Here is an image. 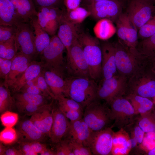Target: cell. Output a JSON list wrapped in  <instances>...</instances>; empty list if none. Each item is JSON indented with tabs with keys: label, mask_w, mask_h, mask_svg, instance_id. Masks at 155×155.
I'll list each match as a JSON object with an SVG mask.
<instances>
[{
	"label": "cell",
	"mask_w": 155,
	"mask_h": 155,
	"mask_svg": "<svg viewBox=\"0 0 155 155\" xmlns=\"http://www.w3.org/2000/svg\"><path fill=\"white\" fill-rule=\"evenodd\" d=\"M114 45L117 73L128 80L148 63L135 47H128L119 40Z\"/></svg>",
	"instance_id": "cell-1"
},
{
	"label": "cell",
	"mask_w": 155,
	"mask_h": 155,
	"mask_svg": "<svg viewBox=\"0 0 155 155\" xmlns=\"http://www.w3.org/2000/svg\"><path fill=\"white\" fill-rule=\"evenodd\" d=\"M78 38L89 67L90 78L97 80L102 76V52L100 42L97 37L84 32H79Z\"/></svg>",
	"instance_id": "cell-2"
},
{
	"label": "cell",
	"mask_w": 155,
	"mask_h": 155,
	"mask_svg": "<svg viewBox=\"0 0 155 155\" xmlns=\"http://www.w3.org/2000/svg\"><path fill=\"white\" fill-rule=\"evenodd\" d=\"M65 79L67 84L66 97L74 100L83 107L96 99L98 86L93 79L73 77Z\"/></svg>",
	"instance_id": "cell-3"
},
{
	"label": "cell",
	"mask_w": 155,
	"mask_h": 155,
	"mask_svg": "<svg viewBox=\"0 0 155 155\" xmlns=\"http://www.w3.org/2000/svg\"><path fill=\"white\" fill-rule=\"evenodd\" d=\"M128 94L149 98L155 97V73L149 62L128 79L125 95Z\"/></svg>",
	"instance_id": "cell-4"
},
{
	"label": "cell",
	"mask_w": 155,
	"mask_h": 155,
	"mask_svg": "<svg viewBox=\"0 0 155 155\" xmlns=\"http://www.w3.org/2000/svg\"><path fill=\"white\" fill-rule=\"evenodd\" d=\"M65 49L57 35L52 36L49 44L40 55L43 69L63 78L65 69L63 53Z\"/></svg>",
	"instance_id": "cell-5"
},
{
	"label": "cell",
	"mask_w": 155,
	"mask_h": 155,
	"mask_svg": "<svg viewBox=\"0 0 155 155\" xmlns=\"http://www.w3.org/2000/svg\"><path fill=\"white\" fill-rule=\"evenodd\" d=\"M83 119L92 131L107 127L112 121L110 109L100 100L96 99L85 106Z\"/></svg>",
	"instance_id": "cell-6"
},
{
	"label": "cell",
	"mask_w": 155,
	"mask_h": 155,
	"mask_svg": "<svg viewBox=\"0 0 155 155\" xmlns=\"http://www.w3.org/2000/svg\"><path fill=\"white\" fill-rule=\"evenodd\" d=\"M109 104L111 118L114 122L113 126L123 129L133 123L137 115L130 102L125 97H116Z\"/></svg>",
	"instance_id": "cell-7"
},
{
	"label": "cell",
	"mask_w": 155,
	"mask_h": 155,
	"mask_svg": "<svg viewBox=\"0 0 155 155\" xmlns=\"http://www.w3.org/2000/svg\"><path fill=\"white\" fill-rule=\"evenodd\" d=\"M126 13L138 31L155 14V5L145 0H122Z\"/></svg>",
	"instance_id": "cell-8"
},
{
	"label": "cell",
	"mask_w": 155,
	"mask_h": 155,
	"mask_svg": "<svg viewBox=\"0 0 155 155\" xmlns=\"http://www.w3.org/2000/svg\"><path fill=\"white\" fill-rule=\"evenodd\" d=\"M98 86L96 99L105 101L109 104L115 98L125 94L128 79L117 73L109 78L102 79Z\"/></svg>",
	"instance_id": "cell-9"
},
{
	"label": "cell",
	"mask_w": 155,
	"mask_h": 155,
	"mask_svg": "<svg viewBox=\"0 0 155 155\" xmlns=\"http://www.w3.org/2000/svg\"><path fill=\"white\" fill-rule=\"evenodd\" d=\"M67 67L68 72L73 77L90 78L89 67L78 37L67 53Z\"/></svg>",
	"instance_id": "cell-10"
},
{
	"label": "cell",
	"mask_w": 155,
	"mask_h": 155,
	"mask_svg": "<svg viewBox=\"0 0 155 155\" xmlns=\"http://www.w3.org/2000/svg\"><path fill=\"white\" fill-rule=\"evenodd\" d=\"M83 7L90 13V16L96 20L107 19L115 22L123 8L122 0H104Z\"/></svg>",
	"instance_id": "cell-11"
},
{
	"label": "cell",
	"mask_w": 155,
	"mask_h": 155,
	"mask_svg": "<svg viewBox=\"0 0 155 155\" xmlns=\"http://www.w3.org/2000/svg\"><path fill=\"white\" fill-rule=\"evenodd\" d=\"M15 38L18 50L33 59L37 56L32 27L29 22H21L16 26Z\"/></svg>",
	"instance_id": "cell-12"
},
{
	"label": "cell",
	"mask_w": 155,
	"mask_h": 155,
	"mask_svg": "<svg viewBox=\"0 0 155 155\" xmlns=\"http://www.w3.org/2000/svg\"><path fill=\"white\" fill-rule=\"evenodd\" d=\"M114 132L106 127L102 130L92 131L88 144L92 154H112Z\"/></svg>",
	"instance_id": "cell-13"
},
{
	"label": "cell",
	"mask_w": 155,
	"mask_h": 155,
	"mask_svg": "<svg viewBox=\"0 0 155 155\" xmlns=\"http://www.w3.org/2000/svg\"><path fill=\"white\" fill-rule=\"evenodd\" d=\"M115 22L119 40L128 47H136L138 42L137 30L134 28L127 14L122 13Z\"/></svg>",
	"instance_id": "cell-14"
},
{
	"label": "cell",
	"mask_w": 155,
	"mask_h": 155,
	"mask_svg": "<svg viewBox=\"0 0 155 155\" xmlns=\"http://www.w3.org/2000/svg\"><path fill=\"white\" fill-rule=\"evenodd\" d=\"M101 44L102 52L101 73L102 79L111 77L117 73L115 45L107 42Z\"/></svg>",
	"instance_id": "cell-15"
},
{
	"label": "cell",
	"mask_w": 155,
	"mask_h": 155,
	"mask_svg": "<svg viewBox=\"0 0 155 155\" xmlns=\"http://www.w3.org/2000/svg\"><path fill=\"white\" fill-rule=\"evenodd\" d=\"M53 120L49 138L51 142L57 144L67 133L70 121L59 107L53 108Z\"/></svg>",
	"instance_id": "cell-16"
},
{
	"label": "cell",
	"mask_w": 155,
	"mask_h": 155,
	"mask_svg": "<svg viewBox=\"0 0 155 155\" xmlns=\"http://www.w3.org/2000/svg\"><path fill=\"white\" fill-rule=\"evenodd\" d=\"M18 135L17 142H31L34 141L42 142L46 136L29 119L20 121L17 126Z\"/></svg>",
	"instance_id": "cell-17"
},
{
	"label": "cell",
	"mask_w": 155,
	"mask_h": 155,
	"mask_svg": "<svg viewBox=\"0 0 155 155\" xmlns=\"http://www.w3.org/2000/svg\"><path fill=\"white\" fill-rule=\"evenodd\" d=\"M43 69L41 62L32 61L24 71L14 80L6 84L14 94L18 92L27 82L38 77Z\"/></svg>",
	"instance_id": "cell-18"
},
{
	"label": "cell",
	"mask_w": 155,
	"mask_h": 155,
	"mask_svg": "<svg viewBox=\"0 0 155 155\" xmlns=\"http://www.w3.org/2000/svg\"><path fill=\"white\" fill-rule=\"evenodd\" d=\"M92 131L82 118L75 121L70 122L66 135H67L69 140L81 143L88 147Z\"/></svg>",
	"instance_id": "cell-19"
},
{
	"label": "cell",
	"mask_w": 155,
	"mask_h": 155,
	"mask_svg": "<svg viewBox=\"0 0 155 155\" xmlns=\"http://www.w3.org/2000/svg\"><path fill=\"white\" fill-rule=\"evenodd\" d=\"M77 25L67 20L64 15L60 22L57 35L64 46L67 53L80 32Z\"/></svg>",
	"instance_id": "cell-20"
},
{
	"label": "cell",
	"mask_w": 155,
	"mask_h": 155,
	"mask_svg": "<svg viewBox=\"0 0 155 155\" xmlns=\"http://www.w3.org/2000/svg\"><path fill=\"white\" fill-rule=\"evenodd\" d=\"M30 119L42 132L49 137L53 120L52 104L32 115Z\"/></svg>",
	"instance_id": "cell-21"
},
{
	"label": "cell",
	"mask_w": 155,
	"mask_h": 155,
	"mask_svg": "<svg viewBox=\"0 0 155 155\" xmlns=\"http://www.w3.org/2000/svg\"><path fill=\"white\" fill-rule=\"evenodd\" d=\"M42 72L47 84L55 96V99L61 95L66 97L67 89L66 79L64 80L56 73L48 70L43 69Z\"/></svg>",
	"instance_id": "cell-22"
},
{
	"label": "cell",
	"mask_w": 155,
	"mask_h": 155,
	"mask_svg": "<svg viewBox=\"0 0 155 155\" xmlns=\"http://www.w3.org/2000/svg\"><path fill=\"white\" fill-rule=\"evenodd\" d=\"M23 22L10 0H0V25L16 26Z\"/></svg>",
	"instance_id": "cell-23"
},
{
	"label": "cell",
	"mask_w": 155,
	"mask_h": 155,
	"mask_svg": "<svg viewBox=\"0 0 155 155\" xmlns=\"http://www.w3.org/2000/svg\"><path fill=\"white\" fill-rule=\"evenodd\" d=\"M31 57L18 52L12 59L11 69L8 77L7 84L13 81L28 68L33 60Z\"/></svg>",
	"instance_id": "cell-24"
},
{
	"label": "cell",
	"mask_w": 155,
	"mask_h": 155,
	"mask_svg": "<svg viewBox=\"0 0 155 155\" xmlns=\"http://www.w3.org/2000/svg\"><path fill=\"white\" fill-rule=\"evenodd\" d=\"M33 30L37 55H40L49 44L51 38L49 34L40 26L37 17L30 21Z\"/></svg>",
	"instance_id": "cell-25"
},
{
	"label": "cell",
	"mask_w": 155,
	"mask_h": 155,
	"mask_svg": "<svg viewBox=\"0 0 155 155\" xmlns=\"http://www.w3.org/2000/svg\"><path fill=\"white\" fill-rule=\"evenodd\" d=\"M19 17L24 22H29L37 17L38 12L33 0H10Z\"/></svg>",
	"instance_id": "cell-26"
},
{
	"label": "cell",
	"mask_w": 155,
	"mask_h": 155,
	"mask_svg": "<svg viewBox=\"0 0 155 155\" xmlns=\"http://www.w3.org/2000/svg\"><path fill=\"white\" fill-rule=\"evenodd\" d=\"M123 129L114 133L112 154H126L132 148L131 139H129L126 132L123 131Z\"/></svg>",
	"instance_id": "cell-27"
},
{
	"label": "cell",
	"mask_w": 155,
	"mask_h": 155,
	"mask_svg": "<svg viewBox=\"0 0 155 155\" xmlns=\"http://www.w3.org/2000/svg\"><path fill=\"white\" fill-rule=\"evenodd\" d=\"M125 97L130 102L137 115L151 111L154 102L149 98L135 94H128Z\"/></svg>",
	"instance_id": "cell-28"
},
{
	"label": "cell",
	"mask_w": 155,
	"mask_h": 155,
	"mask_svg": "<svg viewBox=\"0 0 155 155\" xmlns=\"http://www.w3.org/2000/svg\"><path fill=\"white\" fill-rule=\"evenodd\" d=\"M94 32L97 38L106 40L112 37L116 32L113 22L107 19L98 20L93 28Z\"/></svg>",
	"instance_id": "cell-29"
},
{
	"label": "cell",
	"mask_w": 155,
	"mask_h": 155,
	"mask_svg": "<svg viewBox=\"0 0 155 155\" xmlns=\"http://www.w3.org/2000/svg\"><path fill=\"white\" fill-rule=\"evenodd\" d=\"M135 48L141 55L147 60L155 59V34L138 42Z\"/></svg>",
	"instance_id": "cell-30"
},
{
	"label": "cell",
	"mask_w": 155,
	"mask_h": 155,
	"mask_svg": "<svg viewBox=\"0 0 155 155\" xmlns=\"http://www.w3.org/2000/svg\"><path fill=\"white\" fill-rule=\"evenodd\" d=\"M15 106V101L9 88L4 82L0 85V113L10 111Z\"/></svg>",
	"instance_id": "cell-31"
},
{
	"label": "cell",
	"mask_w": 155,
	"mask_h": 155,
	"mask_svg": "<svg viewBox=\"0 0 155 155\" xmlns=\"http://www.w3.org/2000/svg\"><path fill=\"white\" fill-rule=\"evenodd\" d=\"M13 97L15 101L24 102L34 105H41L48 104L49 99L44 96L18 92L14 94Z\"/></svg>",
	"instance_id": "cell-32"
},
{
	"label": "cell",
	"mask_w": 155,
	"mask_h": 155,
	"mask_svg": "<svg viewBox=\"0 0 155 155\" xmlns=\"http://www.w3.org/2000/svg\"><path fill=\"white\" fill-rule=\"evenodd\" d=\"M18 52L15 35L9 40L0 42V57L12 59Z\"/></svg>",
	"instance_id": "cell-33"
},
{
	"label": "cell",
	"mask_w": 155,
	"mask_h": 155,
	"mask_svg": "<svg viewBox=\"0 0 155 155\" xmlns=\"http://www.w3.org/2000/svg\"><path fill=\"white\" fill-rule=\"evenodd\" d=\"M90 15V12L86 9L80 6L69 11H67L66 10L64 16L69 22L78 24L82 23Z\"/></svg>",
	"instance_id": "cell-34"
},
{
	"label": "cell",
	"mask_w": 155,
	"mask_h": 155,
	"mask_svg": "<svg viewBox=\"0 0 155 155\" xmlns=\"http://www.w3.org/2000/svg\"><path fill=\"white\" fill-rule=\"evenodd\" d=\"M137 124L144 133H155V118L151 111L140 114Z\"/></svg>",
	"instance_id": "cell-35"
},
{
	"label": "cell",
	"mask_w": 155,
	"mask_h": 155,
	"mask_svg": "<svg viewBox=\"0 0 155 155\" xmlns=\"http://www.w3.org/2000/svg\"><path fill=\"white\" fill-rule=\"evenodd\" d=\"M52 102L46 104L38 105L15 101V106L18 111L24 115L31 116L51 106Z\"/></svg>",
	"instance_id": "cell-36"
},
{
	"label": "cell",
	"mask_w": 155,
	"mask_h": 155,
	"mask_svg": "<svg viewBox=\"0 0 155 155\" xmlns=\"http://www.w3.org/2000/svg\"><path fill=\"white\" fill-rule=\"evenodd\" d=\"M37 12V20L40 26L49 35H55L58 30L60 21L48 18L40 12Z\"/></svg>",
	"instance_id": "cell-37"
},
{
	"label": "cell",
	"mask_w": 155,
	"mask_h": 155,
	"mask_svg": "<svg viewBox=\"0 0 155 155\" xmlns=\"http://www.w3.org/2000/svg\"><path fill=\"white\" fill-rule=\"evenodd\" d=\"M16 130L13 127H5L0 133V142L5 144H10L17 141Z\"/></svg>",
	"instance_id": "cell-38"
},
{
	"label": "cell",
	"mask_w": 155,
	"mask_h": 155,
	"mask_svg": "<svg viewBox=\"0 0 155 155\" xmlns=\"http://www.w3.org/2000/svg\"><path fill=\"white\" fill-rule=\"evenodd\" d=\"M58 102V106H64L69 109L83 112V107L79 103L74 100L61 95L55 99Z\"/></svg>",
	"instance_id": "cell-39"
},
{
	"label": "cell",
	"mask_w": 155,
	"mask_h": 155,
	"mask_svg": "<svg viewBox=\"0 0 155 155\" xmlns=\"http://www.w3.org/2000/svg\"><path fill=\"white\" fill-rule=\"evenodd\" d=\"M138 35L142 39L155 34V14L138 30Z\"/></svg>",
	"instance_id": "cell-40"
},
{
	"label": "cell",
	"mask_w": 155,
	"mask_h": 155,
	"mask_svg": "<svg viewBox=\"0 0 155 155\" xmlns=\"http://www.w3.org/2000/svg\"><path fill=\"white\" fill-rule=\"evenodd\" d=\"M0 119L2 124L5 127H12L17 124L18 115L17 113L7 111L2 113Z\"/></svg>",
	"instance_id": "cell-41"
},
{
	"label": "cell",
	"mask_w": 155,
	"mask_h": 155,
	"mask_svg": "<svg viewBox=\"0 0 155 155\" xmlns=\"http://www.w3.org/2000/svg\"><path fill=\"white\" fill-rule=\"evenodd\" d=\"M35 7H52L65 9L64 0H33Z\"/></svg>",
	"instance_id": "cell-42"
},
{
	"label": "cell",
	"mask_w": 155,
	"mask_h": 155,
	"mask_svg": "<svg viewBox=\"0 0 155 155\" xmlns=\"http://www.w3.org/2000/svg\"><path fill=\"white\" fill-rule=\"evenodd\" d=\"M16 30V26L0 25V42L10 39L15 34Z\"/></svg>",
	"instance_id": "cell-43"
},
{
	"label": "cell",
	"mask_w": 155,
	"mask_h": 155,
	"mask_svg": "<svg viewBox=\"0 0 155 155\" xmlns=\"http://www.w3.org/2000/svg\"><path fill=\"white\" fill-rule=\"evenodd\" d=\"M69 140V145L74 155L92 154L89 147L85 146L81 143L74 141Z\"/></svg>",
	"instance_id": "cell-44"
},
{
	"label": "cell",
	"mask_w": 155,
	"mask_h": 155,
	"mask_svg": "<svg viewBox=\"0 0 155 155\" xmlns=\"http://www.w3.org/2000/svg\"><path fill=\"white\" fill-rule=\"evenodd\" d=\"M37 86L43 92L46 97L49 99H55V96L44 78L42 71L37 77Z\"/></svg>",
	"instance_id": "cell-45"
},
{
	"label": "cell",
	"mask_w": 155,
	"mask_h": 155,
	"mask_svg": "<svg viewBox=\"0 0 155 155\" xmlns=\"http://www.w3.org/2000/svg\"><path fill=\"white\" fill-rule=\"evenodd\" d=\"M12 59H8L0 57V76L7 82L8 77L10 72Z\"/></svg>",
	"instance_id": "cell-46"
},
{
	"label": "cell",
	"mask_w": 155,
	"mask_h": 155,
	"mask_svg": "<svg viewBox=\"0 0 155 155\" xmlns=\"http://www.w3.org/2000/svg\"><path fill=\"white\" fill-rule=\"evenodd\" d=\"M58 106L71 122L80 120L83 118V112L71 109L64 106Z\"/></svg>",
	"instance_id": "cell-47"
},
{
	"label": "cell",
	"mask_w": 155,
	"mask_h": 155,
	"mask_svg": "<svg viewBox=\"0 0 155 155\" xmlns=\"http://www.w3.org/2000/svg\"><path fill=\"white\" fill-rule=\"evenodd\" d=\"M57 145L56 155H74L68 140H62Z\"/></svg>",
	"instance_id": "cell-48"
},
{
	"label": "cell",
	"mask_w": 155,
	"mask_h": 155,
	"mask_svg": "<svg viewBox=\"0 0 155 155\" xmlns=\"http://www.w3.org/2000/svg\"><path fill=\"white\" fill-rule=\"evenodd\" d=\"M144 134V132L137 124L134 127L132 137L131 139L132 148L134 147L137 143H142Z\"/></svg>",
	"instance_id": "cell-49"
},
{
	"label": "cell",
	"mask_w": 155,
	"mask_h": 155,
	"mask_svg": "<svg viewBox=\"0 0 155 155\" xmlns=\"http://www.w3.org/2000/svg\"><path fill=\"white\" fill-rule=\"evenodd\" d=\"M18 92L41 95L46 96L43 92L38 86L37 84H34L31 86L24 85Z\"/></svg>",
	"instance_id": "cell-50"
},
{
	"label": "cell",
	"mask_w": 155,
	"mask_h": 155,
	"mask_svg": "<svg viewBox=\"0 0 155 155\" xmlns=\"http://www.w3.org/2000/svg\"><path fill=\"white\" fill-rule=\"evenodd\" d=\"M18 148L23 155H37L32 150L30 142H17Z\"/></svg>",
	"instance_id": "cell-51"
},
{
	"label": "cell",
	"mask_w": 155,
	"mask_h": 155,
	"mask_svg": "<svg viewBox=\"0 0 155 155\" xmlns=\"http://www.w3.org/2000/svg\"><path fill=\"white\" fill-rule=\"evenodd\" d=\"M81 1V0H64V5L66 11H69L80 6Z\"/></svg>",
	"instance_id": "cell-52"
},
{
	"label": "cell",
	"mask_w": 155,
	"mask_h": 155,
	"mask_svg": "<svg viewBox=\"0 0 155 155\" xmlns=\"http://www.w3.org/2000/svg\"><path fill=\"white\" fill-rule=\"evenodd\" d=\"M30 143L32 150L37 154L46 147L45 144L40 142L34 141Z\"/></svg>",
	"instance_id": "cell-53"
},
{
	"label": "cell",
	"mask_w": 155,
	"mask_h": 155,
	"mask_svg": "<svg viewBox=\"0 0 155 155\" xmlns=\"http://www.w3.org/2000/svg\"><path fill=\"white\" fill-rule=\"evenodd\" d=\"M4 155H23L18 148L13 146L6 147Z\"/></svg>",
	"instance_id": "cell-54"
},
{
	"label": "cell",
	"mask_w": 155,
	"mask_h": 155,
	"mask_svg": "<svg viewBox=\"0 0 155 155\" xmlns=\"http://www.w3.org/2000/svg\"><path fill=\"white\" fill-rule=\"evenodd\" d=\"M41 155H56V152L47 147L44 149L40 153Z\"/></svg>",
	"instance_id": "cell-55"
},
{
	"label": "cell",
	"mask_w": 155,
	"mask_h": 155,
	"mask_svg": "<svg viewBox=\"0 0 155 155\" xmlns=\"http://www.w3.org/2000/svg\"><path fill=\"white\" fill-rule=\"evenodd\" d=\"M104 0H81L80 6L84 7L96 2Z\"/></svg>",
	"instance_id": "cell-56"
},
{
	"label": "cell",
	"mask_w": 155,
	"mask_h": 155,
	"mask_svg": "<svg viewBox=\"0 0 155 155\" xmlns=\"http://www.w3.org/2000/svg\"><path fill=\"white\" fill-rule=\"evenodd\" d=\"M149 64L150 68L155 73V59L149 61Z\"/></svg>",
	"instance_id": "cell-57"
},
{
	"label": "cell",
	"mask_w": 155,
	"mask_h": 155,
	"mask_svg": "<svg viewBox=\"0 0 155 155\" xmlns=\"http://www.w3.org/2000/svg\"><path fill=\"white\" fill-rule=\"evenodd\" d=\"M2 142L0 143V155H4L6 147L3 145Z\"/></svg>",
	"instance_id": "cell-58"
},
{
	"label": "cell",
	"mask_w": 155,
	"mask_h": 155,
	"mask_svg": "<svg viewBox=\"0 0 155 155\" xmlns=\"http://www.w3.org/2000/svg\"><path fill=\"white\" fill-rule=\"evenodd\" d=\"M148 155H155V146L148 152Z\"/></svg>",
	"instance_id": "cell-59"
},
{
	"label": "cell",
	"mask_w": 155,
	"mask_h": 155,
	"mask_svg": "<svg viewBox=\"0 0 155 155\" xmlns=\"http://www.w3.org/2000/svg\"><path fill=\"white\" fill-rule=\"evenodd\" d=\"M148 2L155 5V0H145Z\"/></svg>",
	"instance_id": "cell-60"
},
{
	"label": "cell",
	"mask_w": 155,
	"mask_h": 155,
	"mask_svg": "<svg viewBox=\"0 0 155 155\" xmlns=\"http://www.w3.org/2000/svg\"><path fill=\"white\" fill-rule=\"evenodd\" d=\"M154 116L155 118V112L154 113Z\"/></svg>",
	"instance_id": "cell-61"
},
{
	"label": "cell",
	"mask_w": 155,
	"mask_h": 155,
	"mask_svg": "<svg viewBox=\"0 0 155 155\" xmlns=\"http://www.w3.org/2000/svg\"><path fill=\"white\" fill-rule=\"evenodd\" d=\"M154 98H155V97Z\"/></svg>",
	"instance_id": "cell-62"
}]
</instances>
